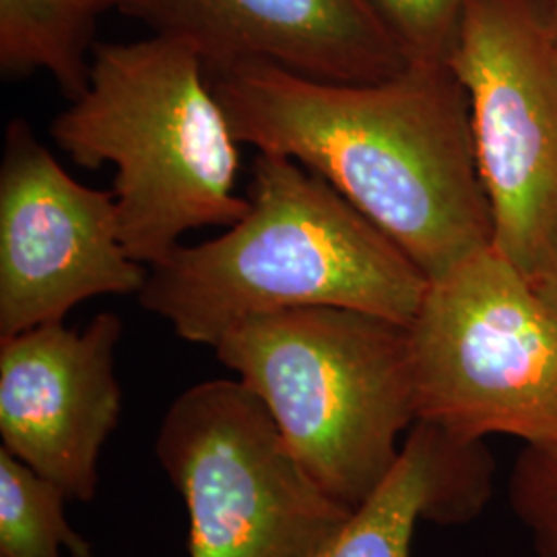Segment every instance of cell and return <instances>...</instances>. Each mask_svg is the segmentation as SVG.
Returning <instances> with one entry per match:
<instances>
[{"label": "cell", "mask_w": 557, "mask_h": 557, "mask_svg": "<svg viewBox=\"0 0 557 557\" xmlns=\"http://www.w3.org/2000/svg\"><path fill=\"white\" fill-rule=\"evenodd\" d=\"M239 145L296 160L440 277L494 244L467 91L448 62L314 79L267 60L207 69Z\"/></svg>", "instance_id": "cell-1"}, {"label": "cell", "mask_w": 557, "mask_h": 557, "mask_svg": "<svg viewBox=\"0 0 557 557\" xmlns=\"http://www.w3.org/2000/svg\"><path fill=\"white\" fill-rule=\"evenodd\" d=\"M248 202L220 238L149 267L139 304L180 338L215 347L242 320L312 306L413 322L428 277L329 182L257 151Z\"/></svg>", "instance_id": "cell-2"}, {"label": "cell", "mask_w": 557, "mask_h": 557, "mask_svg": "<svg viewBox=\"0 0 557 557\" xmlns=\"http://www.w3.org/2000/svg\"><path fill=\"white\" fill-rule=\"evenodd\" d=\"M50 135L81 168H116L120 238L147 269L186 232L230 227L250 207L236 195L238 139L205 62L180 41L96 44L89 85Z\"/></svg>", "instance_id": "cell-3"}, {"label": "cell", "mask_w": 557, "mask_h": 557, "mask_svg": "<svg viewBox=\"0 0 557 557\" xmlns=\"http://www.w3.org/2000/svg\"><path fill=\"white\" fill-rule=\"evenodd\" d=\"M213 349L326 496L358 510L376 494L418 421L405 324L335 306L294 308L242 320Z\"/></svg>", "instance_id": "cell-4"}, {"label": "cell", "mask_w": 557, "mask_h": 557, "mask_svg": "<svg viewBox=\"0 0 557 557\" xmlns=\"http://www.w3.org/2000/svg\"><path fill=\"white\" fill-rule=\"evenodd\" d=\"M407 329L418 421L557 450V320L494 244L430 278Z\"/></svg>", "instance_id": "cell-5"}, {"label": "cell", "mask_w": 557, "mask_h": 557, "mask_svg": "<svg viewBox=\"0 0 557 557\" xmlns=\"http://www.w3.org/2000/svg\"><path fill=\"white\" fill-rule=\"evenodd\" d=\"M156 455L186 504L190 557H320L356 512L320 490L239 379L186 388Z\"/></svg>", "instance_id": "cell-6"}, {"label": "cell", "mask_w": 557, "mask_h": 557, "mask_svg": "<svg viewBox=\"0 0 557 557\" xmlns=\"http://www.w3.org/2000/svg\"><path fill=\"white\" fill-rule=\"evenodd\" d=\"M448 66L467 91L494 246L535 287L557 262V36L539 0H467Z\"/></svg>", "instance_id": "cell-7"}, {"label": "cell", "mask_w": 557, "mask_h": 557, "mask_svg": "<svg viewBox=\"0 0 557 557\" xmlns=\"http://www.w3.org/2000/svg\"><path fill=\"white\" fill-rule=\"evenodd\" d=\"M147 273L122 244L114 193L77 182L27 120H11L0 161V338L62 322L85 299L139 294Z\"/></svg>", "instance_id": "cell-8"}, {"label": "cell", "mask_w": 557, "mask_h": 557, "mask_svg": "<svg viewBox=\"0 0 557 557\" xmlns=\"http://www.w3.org/2000/svg\"><path fill=\"white\" fill-rule=\"evenodd\" d=\"M122 331L119 314L100 312L83 331L50 322L0 338L2 448L69 499L98 492L101 446L122 413Z\"/></svg>", "instance_id": "cell-9"}, {"label": "cell", "mask_w": 557, "mask_h": 557, "mask_svg": "<svg viewBox=\"0 0 557 557\" xmlns=\"http://www.w3.org/2000/svg\"><path fill=\"white\" fill-rule=\"evenodd\" d=\"M116 9L193 48L207 69L267 60L314 79L376 83L409 64L374 0H119Z\"/></svg>", "instance_id": "cell-10"}, {"label": "cell", "mask_w": 557, "mask_h": 557, "mask_svg": "<svg viewBox=\"0 0 557 557\" xmlns=\"http://www.w3.org/2000/svg\"><path fill=\"white\" fill-rule=\"evenodd\" d=\"M494 460L483 442H462L416 421L391 475L320 557H413L419 522L467 524L492 496Z\"/></svg>", "instance_id": "cell-11"}, {"label": "cell", "mask_w": 557, "mask_h": 557, "mask_svg": "<svg viewBox=\"0 0 557 557\" xmlns=\"http://www.w3.org/2000/svg\"><path fill=\"white\" fill-rule=\"evenodd\" d=\"M119 0H0V73L23 79L48 73L77 100L89 85L96 27Z\"/></svg>", "instance_id": "cell-12"}, {"label": "cell", "mask_w": 557, "mask_h": 557, "mask_svg": "<svg viewBox=\"0 0 557 557\" xmlns=\"http://www.w3.org/2000/svg\"><path fill=\"white\" fill-rule=\"evenodd\" d=\"M66 494L0 448V557H91L89 541L64 517Z\"/></svg>", "instance_id": "cell-13"}, {"label": "cell", "mask_w": 557, "mask_h": 557, "mask_svg": "<svg viewBox=\"0 0 557 557\" xmlns=\"http://www.w3.org/2000/svg\"><path fill=\"white\" fill-rule=\"evenodd\" d=\"M508 499L535 557H557V450L524 446L510 473Z\"/></svg>", "instance_id": "cell-14"}, {"label": "cell", "mask_w": 557, "mask_h": 557, "mask_svg": "<svg viewBox=\"0 0 557 557\" xmlns=\"http://www.w3.org/2000/svg\"><path fill=\"white\" fill-rule=\"evenodd\" d=\"M409 62H448L467 0H374Z\"/></svg>", "instance_id": "cell-15"}, {"label": "cell", "mask_w": 557, "mask_h": 557, "mask_svg": "<svg viewBox=\"0 0 557 557\" xmlns=\"http://www.w3.org/2000/svg\"><path fill=\"white\" fill-rule=\"evenodd\" d=\"M533 289L537 292L539 298L543 299V304L549 308V312L557 320V262L556 267L552 269V273L543 278L539 285H535Z\"/></svg>", "instance_id": "cell-16"}, {"label": "cell", "mask_w": 557, "mask_h": 557, "mask_svg": "<svg viewBox=\"0 0 557 557\" xmlns=\"http://www.w3.org/2000/svg\"><path fill=\"white\" fill-rule=\"evenodd\" d=\"M545 15L549 21V27L554 29V34L557 36V0H545Z\"/></svg>", "instance_id": "cell-17"}]
</instances>
